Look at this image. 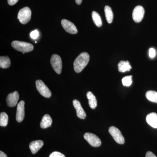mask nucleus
<instances>
[{"label":"nucleus","instance_id":"obj_1","mask_svg":"<svg viewBox=\"0 0 157 157\" xmlns=\"http://www.w3.org/2000/svg\"><path fill=\"white\" fill-rule=\"evenodd\" d=\"M90 60V56L86 52H82L78 56L74 61V70L76 73L81 72L86 67Z\"/></svg>","mask_w":157,"mask_h":157},{"label":"nucleus","instance_id":"obj_2","mask_svg":"<svg viewBox=\"0 0 157 157\" xmlns=\"http://www.w3.org/2000/svg\"><path fill=\"white\" fill-rule=\"evenodd\" d=\"M11 46L16 50L22 52H30L34 48L33 45L31 43L18 41H13Z\"/></svg>","mask_w":157,"mask_h":157},{"label":"nucleus","instance_id":"obj_3","mask_svg":"<svg viewBox=\"0 0 157 157\" xmlns=\"http://www.w3.org/2000/svg\"><path fill=\"white\" fill-rule=\"evenodd\" d=\"M32 12L29 7H25L20 10L17 15V19L22 24H25L29 21Z\"/></svg>","mask_w":157,"mask_h":157},{"label":"nucleus","instance_id":"obj_4","mask_svg":"<svg viewBox=\"0 0 157 157\" xmlns=\"http://www.w3.org/2000/svg\"><path fill=\"white\" fill-rule=\"evenodd\" d=\"M109 132L117 143L121 144L124 143V138L120 131L117 128L114 126L110 127L109 129Z\"/></svg>","mask_w":157,"mask_h":157},{"label":"nucleus","instance_id":"obj_5","mask_svg":"<svg viewBox=\"0 0 157 157\" xmlns=\"http://www.w3.org/2000/svg\"><path fill=\"white\" fill-rule=\"evenodd\" d=\"M36 83V87L40 94L46 98H50L52 95L51 92L44 82L41 80H37Z\"/></svg>","mask_w":157,"mask_h":157},{"label":"nucleus","instance_id":"obj_6","mask_svg":"<svg viewBox=\"0 0 157 157\" xmlns=\"http://www.w3.org/2000/svg\"><path fill=\"white\" fill-rule=\"evenodd\" d=\"M50 62L55 71L57 74H60L62 69V61L60 57L58 55L53 54L51 57Z\"/></svg>","mask_w":157,"mask_h":157},{"label":"nucleus","instance_id":"obj_7","mask_svg":"<svg viewBox=\"0 0 157 157\" xmlns=\"http://www.w3.org/2000/svg\"><path fill=\"white\" fill-rule=\"evenodd\" d=\"M83 137L84 139L92 146L94 147H98L101 146V139L94 134L87 132L84 134Z\"/></svg>","mask_w":157,"mask_h":157},{"label":"nucleus","instance_id":"obj_8","mask_svg":"<svg viewBox=\"0 0 157 157\" xmlns=\"http://www.w3.org/2000/svg\"><path fill=\"white\" fill-rule=\"evenodd\" d=\"M144 14V9L142 6H136L133 10L132 17L134 21L140 22L142 21Z\"/></svg>","mask_w":157,"mask_h":157},{"label":"nucleus","instance_id":"obj_9","mask_svg":"<svg viewBox=\"0 0 157 157\" xmlns=\"http://www.w3.org/2000/svg\"><path fill=\"white\" fill-rule=\"evenodd\" d=\"M61 24L65 31L69 33L76 34L78 33V30L76 29V26L73 24V23L67 20H62Z\"/></svg>","mask_w":157,"mask_h":157},{"label":"nucleus","instance_id":"obj_10","mask_svg":"<svg viewBox=\"0 0 157 157\" xmlns=\"http://www.w3.org/2000/svg\"><path fill=\"white\" fill-rule=\"evenodd\" d=\"M19 98V94L17 91L9 94L6 98L7 105L9 107H14L17 104Z\"/></svg>","mask_w":157,"mask_h":157},{"label":"nucleus","instance_id":"obj_11","mask_svg":"<svg viewBox=\"0 0 157 157\" xmlns=\"http://www.w3.org/2000/svg\"><path fill=\"white\" fill-rule=\"evenodd\" d=\"M25 117V102L21 101L17 104V113H16V120L18 122H21L23 121Z\"/></svg>","mask_w":157,"mask_h":157},{"label":"nucleus","instance_id":"obj_12","mask_svg":"<svg viewBox=\"0 0 157 157\" xmlns=\"http://www.w3.org/2000/svg\"><path fill=\"white\" fill-rule=\"evenodd\" d=\"M73 106L76 110L77 116L81 119H84L86 117V113L82 107L80 102L78 100H73Z\"/></svg>","mask_w":157,"mask_h":157},{"label":"nucleus","instance_id":"obj_13","mask_svg":"<svg viewBox=\"0 0 157 157\" xmlns=\"http://www.w3.org/2000/svg\"><path fill=\"white\" fill-rule=\"evenodd\" d=\"M44 145V142L41 140H35L32 141L29 144V148L30 149L31 152L33 154L36 153L39 151L43 145Z\"/></svg>","mask_w":157,"mask_h":157},{"label":"nucleus","instance_id":"obj_14","mask_svg":"<svg viewBox=\"0 0 157 157\" xmlns=\"http://www.w3.org/2000/svg\"><path fill=\"white\" fill-rule=\"evenodd\" d=\"M146 121L151 126L157 128V114L155 113H149L146 117Z\"/></svg>","mask_w":157,"mask_h":157},{"label":"nucleus","instance_id":"obj_15","mask_svg":"<svg viewBox=\"0 0 157 157\" xmlns=\"http://www.w3.org/2000/svg\"><path fill=\"white\" fill-rule=\"evenodd\" d=\"M118 68L119 72L124 73L127 71H130L132 67L128 61H121L118 64Z\"/></svg>","mask_w":157,"mask_h":157},{"label":"nucleus","instance_id":"obj_16","mask_svg":"<svg viewBox=\"0 0 157 157\" xmlns=\"http://www.w3.org/2000/svg\"><path fill=\"white\" fill-rule=\"evenodd\" d=\"M52 124V119L50 115L45 114L42 117L40 123V127L42 129H45L50 127Z\"/></svg>","mask_w":157,"mask_h":157},{"label":"nucleus","instance_id":"obj_17","mask_svg":"<svg viewBox=\"0 0 157 157\" xmlns=\"http://www.w3.org/2000/svg\"><path fill=\"white\" fill-rule=\"evenodd\" d=\"M86 97L89 100V104L91 108L94 109L97 107V101L95 96L91 92H88Z\"/></svg>","mask_w":157,"mask_h":157},{"label":"nucleus","instance_id":"obj_18","mask_svg":"<svg viewBox=\"0 0 157 157\" xmlns=\"http://www.w3.org/2000/svg\"><path fill=\"white\" fill-rule=\"evenodd\" d=\"M104 12L107 22L109 24L111 23L113 18V14L112 9L109 6H106L104 8Z\"/></svg>","mask_w":157,"mask_h":157},{"label":"nucleus","instance_id":"obj_19","mask_svg":"<svg viewBox=\"0 0 157 157\" xmlns=\"http://www.w3.org/2000/svg\"><path fill=\"white\" fill-rule=\"evenodd\" d=\"M11 65L10 59L8 56H1L0 67L4 69L9 67Z\"/></svg>","mask_w":157,"mask_h":157},{"label":"nucleus","instance_id":"obj_20","mask_svg":"<svg viewBox=\"0 0 157 157\" xmlns=\"http://www.w3.org/2000/svg\"><path fill=\"white\" fill-rule=\"evenodd\" d=\"M92 17L93 21L98 27H100L102 25V20H101V16L96 11H93L92 13Z\"/></svg>","mask_w":157,"mask_h":157},{"label":"nucleus","instance_id":"obj_21","mask_svg":"<svg viewBox=\"0 0 157 157\" xmlns=\"http://www.w3.org/2000/svg\"><path fill=\"white\" fill-rule=\"evenodd\" d=\"M146 97L147 100L154 102L157 103V92L155 91L149 90L147 92Z\"/></svg>","mask_w":157,"mask_h":157},{"label":"nucleus","instance_id":"obj_22","mask_svg":"<svg viewBox=\"0 0 157 157\" xmlns=\"http://www.w3.org/2000/svg\"><path fill=\"white\" fill-rule=\"evenodd\" d=\"M9 117L5 112L1 113L0 114V125L2 127H6L8 124Z\"/></svg>","mask_w":157,"mask_h":157},{"label":"nucleus","instance_id":"obj_23","mask_svg":"<svg viewBox=\"0 0 157 157\" xmlns=\"http://www.w3.org/2000/svg\"><path fill=\"white\" fill-rule=\"evenodd\" d=\"M132 76H125L122 79V82L124 86H129L132 83Z\"/></svg>","mask_w":157,"mask_h":157},{"label":"nucleus","instance_id":"obj_24","mask_svg":"<svg viewBox=\"0 0 157 157\" xmlns=\"http://www.w3.org/2000/svg\"><path fill=\"white\" fill-rule=\"evenodd\" d=\"M49 157H66L64 155L59 152L54 151L52 153Z\"/></svg>","mask_w":157,"mask_h":157},{"label":"nucleus","instance_id":"obj_25","mask_svg":"<svg viewBox=\"0 0 157 157\" xmlns=\"http://www.w3.org/2000/svg\"><path fill=\"white\" fill-rule=\"evenodd\" d=\"M39 36V33L38 31L36 30L31 32L30 33V37L32 39H36Z\"/></svg>","mask_w":157,"mask_h":157},{"label":"nucleus","instance_id":"obj_26","mask_svg":"<svg viewBox=\"0 0 157 157\" xmlns=\"http://www.w3.org/2000/svg\"><path fill=\"white\" fill-rule=\"evenodd\" d=\"M156 55L155 50L154 48H150L149 50V56L151 58H154Z\"/></svg>","mask_w":157,"mask_h":157},{"label":"nucleus","instance_id":"obj_27","mask_svg":"<svg viewBox=\"0 0 157 157\" xmlns=\"http://www.w3.org/2000/svg\"><path fill=\"white\" fill-rule=\"evenodd\" d=\"M145 157H157L151 151H147L146 153Z\"/></svg>","mask_w":157,"mask_h":157},{"label":"nucleus","instance_id":"obj_28","mask_svg":"<svg viewBox=\"0 0 157 157\" xmlns=\"http://www.w3.org/2000/svg\"><path fill=\"white\" fill-rule=\"evenodd\" d=\"M18 0H8V4L10 6H13L17 3Z\"/></svg>","mask_w":157,"mask_h":157},{"label":"nucleus","instance_id":"obj_29","mask_svg":"<svg viewBox=\"0 0 157 157\" xmlns=\"http://www.w3.org/2000/svg\"><path fill=\"white\" fill-rule=\"evenodd\" d=\"M0 157H7V155L3 152V151H0Z\"/></svg>","mask_w":157,"mask_h":157},{"label":"nucleus","instance_id":"obj_30","mask_svg":"<svg viewBox=\"0 0 157 157\" xmlns=\"http://www.w3.org/2000/svg\"><path fill=\"white\" fill-rule=\"evenodd\" d=\"M82 2V0H76V2L77 5H80Z\"/></svg>","mask_w":157,"mask_h":157}]
</instances>
